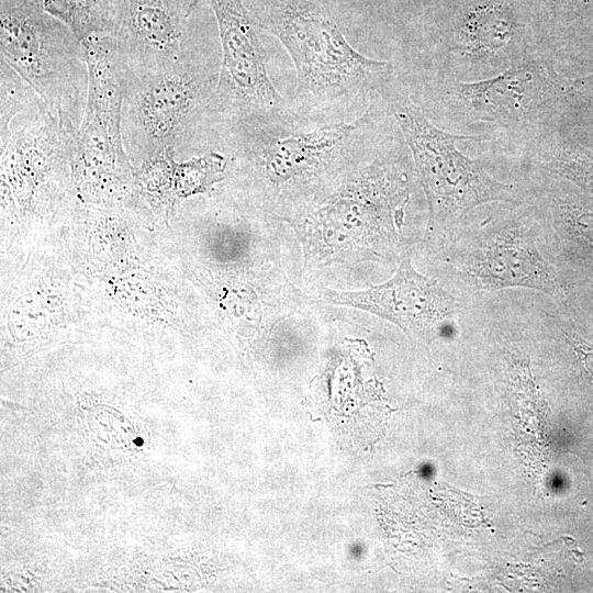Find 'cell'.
I'll list each match as a JSON object with an SVG mask.
<instances>
[{
  "instance_id": "1",
  "label": "cell",
  "mask_w": 593,
  "mask_h": 593,
  "mask_svg": "<svg viewBox=\"0 0 593 593\" xmlns=\"http://www.w3.org/2000/svg\"><path fill=\"white\" fill-rule=\"evenodd\" d=\"M205 55L146 77H125L122 136L130 159L142 165L169 150L175 156L221 125L214 93L219 72Z\"/></svg>"
},
{
  "instance_id": "2",
  "label": "cell",
  "mask_w": 593,
  "mask_h": 593,
  "mask_svg": "<svg viewBox=\"0 0 593 593\" xmlns=\"http://www.w3.org/2000/svg\"><path fill=\"white\" fill-rule=\"evenodd\" d=\"M1 58L77 133L88 97L86 51L76 34L34 0H0Z\"/></svg>"
},
{
  "instance_id": "3",
  "label": "cell",
  "mask_w": 593,
  "mask_h": 593,
  "mask_svg": "<svg viewBox=\"0 0 593 593\" xmlns=\"http://www.w3.org/2000/svg\"><path fill=\"white\" fill-rule=\"evenodd\" d=\"M394 118L412 152L428 203V237L441 244L456 239L459 225L474 208L496 201L516 202L511 186L490 176L465 156L457 141L479 139L443 131L409 99L393 102Z\"/></svg>"
},
{
  "instance_id": "4",
  "label": "cell",
  "mask_w": 593,
  "mask_h": 593,
  "mask_svg": "<svg viewBox=\"0 0 593 593\" xmlns=\"http://www.w3.org/2000/svg\"><path fill=\"white\" fill-rule=\"evenodd\" d=\"M247 5L255 24L275 35L296 71V94L332 101L358 91L387 67L356 51L321 10L305 0H260Z\"/></svg>"
},
{
  "instance_id": "5",
  "label": "cell",
  "mask_w": 593,
  "mask_h": 593,
  "mask_svg": "<svg viewBox=\"0 0 593 593\" xmlns=\"http://www.w3.org/2000/svg\"><path fill=\"white\" fill-rule=\"evenodd\" d=\"M89 70L88 97L75 136L72 164L79 187L101 194L121 193L131 179L121 111L124 70L113 36H97L82 43Z\"/></svg>"
},
{
  "instance_id": "6",
  "label": "cell",
  "mask_w": 593,
  "mask_h": 593,
  "mask_svg": "<svg viewBox=\"0 0 593 593\" xmlns=\"http://www.w3.org/2000/svg\"><path fill=\"white\" fill-rule=\"evenodd\" d=\"M213 10L221 64L214 93L223 124L257 121L280 109L282 98L267 70V55L244 0H206Z\"/></svg>"
},
{
  "instance_id": "7",
  "label": "cell",
  "mask_w": 593,
  "mask_h": 593,
  "mask_svg": "<svg viewBox=\"0 0 593 593\" xmlns=\"http://www.w3.org/2000/svg\"><path fill=\"white\" fill-rule=\"evenodd\" d=\"M454 269L462 283L480 291L525 288L549 295L563 291L533 228L517 219L489 225L460 244L454 249Z\"/></svg>"
},
{
  "instance_id": "8",
  "label": "cell",
  "mask_w": 593,
  "mask_h": 593,
  "mask_svg": "<svg viewBox=\"0 0 593 593\" xmlns=\"http://www.w3.org/2000/svg\"><path fill=\"white\" fill-rule=\"evenodd\" d=\"M189 0H120L113 38L125 77L161 74L204 55L194 38Z\"/></svg>"
},
{
  "instance_id": "9",
  "label": "cell",
  "mask_w": 593,
  "mask_h": 593,
  "mask_svg": "<svg viewBox=\"0 0 593 593\" xmlns=\"http://www.w3.org/2000/svg\"><path fill=\"white\" fill-rule=\"evenodd\" d=\"M322 301L368 312L423 340L448 331L459 309L456 298L437 280L414 268L410 255L385 282L359 291L325 289Z\"/></svg>"
},
{
  "instance_id": "10",
  "label": "cell",
  "mask_w": 593,
  "mask_h": 593,
  "mask_svg": "<svg viewBox=\"0 0 593 593\" xmlns=\"http://www.w3.org/2000/svg\"><path fill=\"white\" fill-rule=\"evenodd\" d=\"M549 87L545 68L532 60L512 65L500 75L458 82L456 100L481 120L515 123L545 110Z\"/></svg>"
},
{
  "instance_id": "11",
  "label": "cell",
  "mask_w": 593,
  "mask_h": 593,
  "mask_svg": "<svg viewBox=\"0 0 593 593\" xmlns=\"http://www.w3.org/2000/svg\"><path fill=\"white\" fill-rule=\"evenodd\" d=\"M362 119L353 123L326 124L267 142L262 148L267 177L275 183H282L314 169L357 131Z\"/></svg>"
},
{
  "instance_id": "12",
  "label": "cell",
  "mask_w": 593,
  "mask_h": 593,
  "mask_svg": "<svg viewBox=\"0 0 593 593\" xmlns=\"http://www.w3.org/2000/svg\"><path fill=\"white\" fill-rule=\"evenodd\" d=\"M225 168L224 156L216 152L179 164L175 155L166 150L143 164L141 182L150 193L171 200L206 191L223 179Z\"/></svg>"
},
{
  "instance_id": "13",
  "label": "cell",
  "mask_w": 593,
  "mask_h": 593,
  "mask_svg": "<svg viewBox=\"0 0 593 593\" xmlns=\"http://www.w3.org/2000/svg\"><path fill=\"white\" fill-rule=\"evenodd\" d=\"M43 10L64 22L81 43L113 35L120 0H34Z\"/></svg>"
},
{
  "instance_id": "14",
  "label": "cell",
  "mask_w": 593,
  "mask_h": 593,
  "mask_svg": "<svg viewBox=\"0 0 593 593\" xmlns=\"http://www.w3.org/2000/svg\"><path fill=\"white\" fill-rule=\"evenodd\" d=\"M514 36L510 14L501 8L472 12L460 30L462 48L472 54H493L508 46Z\"/></svg>"
},
{
  "instance_id": "15",
  "label": "cell",
  "mask_w": 593,
  "mask_h": 593,
  "mask_svg": "<svg viewBox=\"0 0 593 593\" xmlns=\"http://www.w3.org/2000/svg\"><path fill=\"white\" fill-rule=\"evenodd\" d=\"M552 226L561 240L593 256V211L557 202L552 210Z\"/></svg>"
},
{
  "instance_id": "16",
  "label": "cell",
  "mask_w": 593,
  "mask_h": 593,
  "mask_svg": "<svg viewBox=\"0 0 593 593\" xmlns=\"http://www.w3.org/2000/svg\"><path fill=\"white\" fill-rule=\"evenodd\" d=\"M567 342L572 346L579 358L581 359L588 373L593 378V345L585 342L581 336L568 333L562 329Z\"/></svg>"
},
{
  "instance_id": "17",
  "label": "cell",
  "mask_w": 593,
  "mask_h": 593,
  "mask_svg": "<svg viewBox=\"0 0 593 593\" xmlns=\"http://www.w3.org/2000/svg\"><path fill=\"white\" fill-rule=\"evenodd\" d=\"M134 443L137 444V445H142L143 440H141V438H137Z\"/></svg>"
},
{
  "instance_id": "18",
  "label": "cell",
  "mask_w": 593,
  "mask_h": 593,
  "mask_svg": "<svg viewBox=\"0 0 593 593\" xmlns=\"http://www.w3.org/2000/svg\"><path fill=\"white\" fill-rule=\"evenodd\" d=\"M189 1H192V2H198L200 3L202 0H189Z\"/></svg>"
}]
</instances>
